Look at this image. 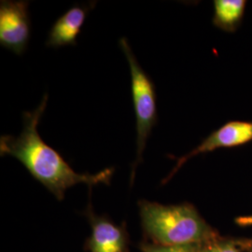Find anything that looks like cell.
Instances as JSON below:
<instances>
[{"label": "cell", "mask_w": 252, "mask_h": 252, "mask_svg": "<svg viewBox=\"0 0 252 252\" xmlns=\"http://www.w3.org/2000/svg\"><path fill=\"white\" fill-rule=\"evenodd\" d=\"M48 100L49 95L45 94L36 108L24 112V128L18 136L5 135L0 137V155L16 158L35 180L60 201L64 198L67 189L81 183L88 185L89 188L98 184L109 185L114 168H106L94 175L74 171L60 153L41 138L37 126Z\"/></svg>", "instance_id": "cell-1"}, {"label": "cell", "mask_w": 252, "mask_h": 252, "mask_svg": "<svg viewBox=\"0 0 252 252\" xmlns=\"http://www.w3.org/2000/svg\"><path fill=\"white\" fill-rule=\"evenodd\" d=\"M138 205L146 232L162 246L196 245L209 236L208 226L191 205L164 206L146 200Z\"/></svg>", "instance_id": "cell-2"}, {"label": "cell", "mask_w": 252, "mask_h": 252, "mask_svg": "<svg viewBox=\"0 0 252 252\" xmlns=\"http://www.w3.org/2000/svg\"><path fill=\"white\" fill-rule=\"evenodd\" d=\"M119 43L130 67L132 99L136 120V159L131 174V183H133L135 169L142 161L148 138L157 124V96L154 82L136 60L127 38L122 37Z\"/></svg>", "instance_id": "cell-3"}, {"label": "cell", "mask_w": 252, "mask_h": 252, "mask_svg": "<svg viewBox=\"0 0 252 252\" xmlns=\"http://www.w3.org/2000/svg\"><path fill=\"white\" fill-rule=\"evenodd\" d=\"M28 1L0 2V44L17 55L27 50L31 36Z\"/></svg>", "instance_id": "cell-4"}, {"label": "cell", "mask_w": 252, "mask_h": 252, "mask_svg": "<svg viewBox=\"0 0 252 252\" xmlns=\"http://www.w3.org/2000/svg\"><path fill=\"white\" fill-rule=\"evenodd\" d=\"M252 141V122L233 121L226 123L205 138L190 153L178 159L177 164L167 180L189 159L200 154H206L223 148H234Z\"/></svg>", "instance_id": "cell-5"}, {"label": "cell", "mask_w": 252, "mask_h": 252, "mask_svg": "<svg viewBox=\"0 0 252 252\" xmlns=\"http://www.w3.org/2000/svg\"><path fill=\"white\" fill-rule=\"evenodd\" d=\"M95 3L75 5L67 9L51 27L46 46L57 49L63 46L77 45V38L81 34V28L84 26L89 12L94 8Z\"/></svg>", "instance_id": "cell-6"}, {"label": "cell", "mask_w": 252, "mask_h": 252, "mask_svg": "<svg viewBox=\"0 0 252 252\" xmlns=\"http://www.w3.org/2000/svg\"><path fill=\"white\" fill-rule=\"evenodd\" d=\"M92 235L88 243L91 252H126L124 231L106 219L94 216L89 207Z\"/></svg>", "instance_id": "cell-7"}, {"label": "cell", "mask_w": 252, "mask_h": 252, "mask_svg": "<svg viewBox=\"0 0 252 252\" xmlns=\"http://www.w3.org/2000/svg\"><path fill=\"white\" fill-rule=\"evenodd\" d=\"M246 3L243 0H215L213 25L226 32H234L243 19Z\"/></svg>", "instance_id": "cell-8"}, {"label": "cell", "mask_w": 252, "mask_h": 252, "mask_svg": "<svg viewBox=\"0 0 252 252\" xmlns=\"http://www.w3.org/2000/svg\"><path fill=\"white\" fill-rule=\"evenodd\" d=\"M143 252H197L196 245L187 246H148L142 247Z\"/></svg>", "instance_id": "cell-9"}, {"label": "cell", "mask_w": 252, "mask_h": 252, "mask_svg": "<svg viewBox=\"0 0 252 252\" xmlns=\"http://www.w3.org/2000/svg\"><path fill=\"white\" fill-rule=\"evenodd\" d=\"M203 252H239L238 250L231 243H219L207 248Z\"/></svg>", "instance_id": "cell-10"}, {"label": "cell", "mask_w": 252, "mask_h": 252, "mask_svg": "<svg viewBox=\"0 0 252 252\" xmlns=\"http://www.w3.org/2000/svg\"><path fill=\"white\" fill-rule=\"evenodd\" d=\"M236 223L239 225H252V216L239 217L236 219Z\"/></svg>", "instance_id": "cell-11"}]
</instances>
